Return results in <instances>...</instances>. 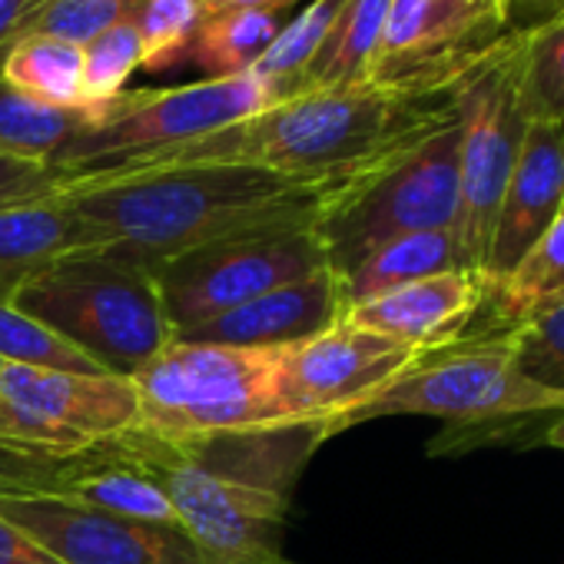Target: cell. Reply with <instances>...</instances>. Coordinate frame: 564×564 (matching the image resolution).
I'll use <instances>...</instances> for the list:
<instances>
[{
	"instance_id": "cell-42",
	"label": "cell",
	"mask_w": 564,
	"mask_h": 564,
	"mask_svg": "<svg viewBox=\"0 0 564 564\" xmlns=\"http://www.w3.org/2000/svg\"><path fill=\"white\" fill-rule=\"evenodd\" d=\"M290 564H296V561H290Z\"/></svg>"
},
{
	"instance_id": "cell-28",
	"label": "cell",
	"mask_w": 564,
	"mask_h": 564,
	"mask_svg": "<svg viewBox=\"0 0 564 564\" xmlns=\"http://www.w3.org/2000/svg\"><path fill=\"white\" fill-rule=\"evenodd\" d=\"M137 11L140 0H34L14 41L54 37L74 47H87L120 21H137Z\"/></svg>"
},
{
	"instance_id": "cell-7",
	"label": "cell",
	"mask_w": 564,
	"mask_h": 564,
	"mask_svg": "<svg viewBox=\"0 0 564 564\" xmlns=\"http://www.w3.org/2000/svg\"><path fill=\"white\" fill-rule=\"evenodd\" d=\"M534 412H564V395L547 392L518 372L508 333L468 329L445 346L419 352V359L386 392L346 415L336 435L392 415L481 425Z\"/></svg>"
},
{
	"instance_id": "cell-34",
	"label": "cell",
	"mask_w": 564,
	"mask_h": 564,
	"mask_svg": "<svg viewBox=\"0 0 564 564\" xmlns=\"http://www.w3.org/2000/svg\"><path fill=\"white\" fill-rule=\"evenodd\" d=\"M67 176L47 163L18 160L0 153V206H18L31 199H44L51 193H61Z\"/></svg>"
},
{
	"instance_id": "cell-22",
	"label": "cell",
	"mask_w": 564,
	"mask_h": 564,
	"mask_svg": "<svg viewBox=\"0 0 564 564\" xmlns=\"http://www.w3.org/2000/svg\"><path fill=\"white\" fill-rule=\"evenodd\" d=\"M389 8H392V0H349L329 41L310 64L300 94L366 87L372 61H376L382 34H386Z\"/></svg>"
},
{
	"instance_id": "cell-16",
	"label": "cell",
	"mask_w": 564,
	"mask_h": 564,
	"mask_svg": "<svg viewBox=\"0 0 564 564\" xmlns=\"http://www.w3.org/2000/svg\"><path fill=\"white\" fill-rule=\"evenodd\" d=\"M349 310L346 282L336 269H319L290 286L262 293L176 339L189 343H219L242 349H286L296 346L333 323H339Z\"/></svg>"
},
{
	"instance_id": "cell-17",
	"label": "cell",
	"mask_w": 564,
	"mask_h": 564,
	"mask_svg": "<svg viewBox=\"0 0 564 564\" xmlns=\"http://www.w3.org/2000/svg\"><path fill=\"white\" fill-rule=\"evenodd\" d=\"M564 209V123H528L488 249V282L508 275Z\"/></svg>"
},
{
	"instance_id": "cell-12",
	"label": "cell",
	"mask_w": 564,
	"mask_h": 564,
	"mask_svg": "<svg viewBox=\"0 0 564 564\" xmlns=\"http://www.w3.org/2000/svg\"><path fill=\"white\" fill-rule=\"evenodd\" d=\"M508 34L491 0H392L369 84L415 97H452Z\"/></svg>"
},
{
	"instance_id": "cell-8",
	"label": "cell",
	"mask_w": 564,
	"mask_h": 564,
	"mask_svg": "<svg viewBox=\"0 0 564 564\" xmlns=\"http://www.w3.org/2000/svg\"><path fill=\"white\" fill-rule=\"evenodd\" d=\"M272 104V90L256 74L196 80L166 90H123L94 110L90 127L57 156L54 170H61L67 183L104 173L226 130Z\"/></svg>"
},
{
	"instance_id": "cell-27",
	"label": "cell",
	"mask_w": 564,
	"mask_h": 564,
	"mask_svg": "<svg viewBox=\"0 0 564 564\" xmlns=\"http://www.w3.org/2000/svg\"><path fill=\"white\" fill-rule=\"evenodd\" d=\"M518 97L528 123H564V11L521 31Z\"/></svg>"
},
{
	"instance_id": "cell-9",
	"label": "cell",
	"mask_w": 564,
	"mask_h": 564,
	"mask_svg": "<svg viewBox=\"0 0 564 564\" xmlns=\"http://www.w3.org/2000/svg\"><path fill=\"white\" fill-rule=\"evenodd\" d=\"M518 67L521 31H511L498 51L452 90L458 117V265L485 279L501 196L528 130L518 97Z\"/></svg>"
},
{
	"instance_id": "cell-36",
	"label": "cell",
	"mask_w": 564,
	"mask_h": 564,
	"mask_svg": "<svg viewBox=\"0 0 564 564\" xmlns=\"http://www.w3.org/2000/svg\"><path fill=\"white\" fill-rule=\"evenodd\" d=\"M0 564H61L51 551H44L34 538L0 518Z\"/></svg>"
},
{
	"instance_id": "cell-1",
	"label": "cell",
	"mask_w": 564,
	"mask_h": 564,
	"mask_svg": "<svg viewBox=\"0 0 564 564\" xmlns=\"http://www.w3.org/2000/svg\"><path fill=\"white\" fill-rule=\"evenodd\" d=\"M339 186H316L242 163L160 166L70 180L61 196L94 232V249L156 269L236 232L306 226Z\"/></svg>"
},
{
	"instance_id": "cell-32",
	"label": "cell",
	"mask_w": 564,
	"mask_h": 564,
	"mask_svg": "<svg viewBox=\"0 0 564 564\" xmlns=\"http://www.w3.org/2000/svg\"><path fill=\"white\" fill-rule=\"evenodd\" d=\"M557 415L561 412H534V415H511L481 425H445L425 445V452L432 458H455L478 448H534L544 445V435Z\"/></svg>"
},
{
	"instance_id": "cell-26",
	"label": "cell",
	"mask_w": 564,
	"mask_h": 564,
	"mask_svg": "<svg viewBox=\"0 0 564 564\" xmlns=\"http://www.w3.org/2000/svg\"><path fill=\"white\" fill-rule=\"evenodd\" d=\"M346 4L349 0H310V4L300 8V14L293 21L282 24L279 37L269 44L262 61L252 67V74L272 90L275 104L300 94L310 64L329 41Z\"/></svg>"
},
{
	"instance_id": "cell-30",
	"label": "cell",
	"mask_w": 564,
	"mask_h": 564,
	"mask_svg": "<svg viewBox=\"0 0 564 564\" xmlns=\"http://www.w3.org/2000/svg\"><path fill=\"white\" fill-rule=\"evenodd\" d=\"M0 362L4 366H37V369H67V372H100L87 356L70 349L37 319L21 313L11 303H0Z\"/></svg>"
},
{
	"instance_id": "cell-29",
	"label": "cell",
	"mask_w": 564,
	"mask_h": 564,
	"mask_svg": "<svg viewBox=\"0 0 564 564\" xmlns=\"http://www.w3.org/2000/svg\"><path fill=\"white\" fill-rule=\"evenodd\" d=\"M206 0H140L137 11V34L143 61L140 67L147 74L176 70L186 61V51L209 18Z\"/></svg>"
},
{
	"instance_id": "cell-23",
	"label": "cell",
	"mask_w": 564,
	"mask_h": 564,
	"mask_svg": "<svg viewBox=\"0 0 564 564\" xmlns=\"http://www.w3.org/2000/svg\"><path fill=\"white\" fill-rule=\"evenodd\" d=\"M448 269H462L455 232L452 229H425V232L395 236V239L376 246L369 256H362L352 265L349 275H343V282H346L349 303H359L366 296H376V293H386V290L405 286V282L438 275Z\"/></svg>"
},
{
	"instance_id": "cell-2",
	"label": "cell",
	"mask_w": 564,
	"mask_h": 564,
	"mask_svg": "<svg viewBox=\"0 0 564 564\" xmlns=\"http://www.w3.org/2000/svg\"><path fill=\"white\" fill-rule=\"evenodd\" d=\"M448 120H455L452 97H415L372 84L349 90H306L226 130L90 176L193 163H242L300 183L343 186L392 153L442 130Z\"/></svg>"
},
{
	"instance_id": "cell-6",
	"label": "cell",
	"mask_w": 564,
	"mask_h": 564,
	"mask_svg": "<svg viewBox=\"0 0 564 564\" xmlns=\"http://www.w3.org/2000/svg\"><path fill=\"white\" fill-rule=\"evenodd\" d=\"M458 219V117L343 183L316 216L329 265L349 275L376 246Z\"/></svg>"
},
{
	"instance_id": "cell-5",
	"label": "cell",
	"mask_w": 564,
	"mask_h": 564,
	"mask_svg": "<svg viewBox=\"0 0 564 564\" xmlns=\"http://www.w3.org/2000/svg\"><path fill=\"white\" fill-rule=\"evenodd\" d=\"M11 306L117 379H133L176 339L153 269L104 249L57 259Z\"/></svg>"
},
{
	"instance_id": "cell-20",
	"label": "cell",
	"mask_w": 564,
	"mask_h": 564,
	"mask_svg": "<svg viewBox=\"0 0 564 564\" xmlns=\"http://www.w3.org/2000/svg\"><path fill=\"white\" fill-rule=\"evenodd\" d=\"M561 303H564V209L547 226V232L531 246V252L508 275L491 282L485 310L478 313L471 329L514 333Z\"/></svg>"
},
{
	"instance_id": "cell-38",
	"label": "cell",
	"mask_w": 564,
	"mask_h": 564,
	"mask_svg": "<svg viewBox=\"0 0 564 564\" xmlns=\"http://www.w3.org/2000/svg\"><path fill=\"white\" fill-rule=\"evenodd\" d=\"M209 11H232V8H256V11H286L296 8L303 0H206Z\"/></svg>"
},
{
	"instance_id": "cell-35",
	"label": "cell",
	"mask_w": 564,
	"mask_h": 564,
	"mask_svg": "<svg viewBox=\"0 0 564 564\" xmlns=\"http://www.w3.org/2000/svg\"><path fill=\"white\" fill-rule=\"evenodd\" d=\"M67 468H70V458L67 462L37 458L11 445H0V488L4 491H57Z\"/></svg>"
},
{
	"instance_id": "cell-18",
	"label": "cell",
	"mask_w": 564,
	"mask_h": 564,
	"mask_svg": "<svg viewBox=\"0 0 564 564\" xmlns=\"http://www.w3.org/2000/svg\"><path fill=\"white\" fill-rule=\"evenodd\" d=\"M51 495L133 521L176 524V511L160 475L147 465L127 435L70 458L61 488Z\"/></svg>"
},
{
	"instance_id": "cell-41",
	"label": "cell",
	"mask_w": 564,
	"mask_h": 564,
	"mask_svg": "<svg viewBox=\"0 0 564 564\" xmlns=\"http://www.w3.org/2000/svg\"><path fill=\"white\" fill-rule=\"evenodd\" d=\"M0 369H4V362H0Z\"/></svg>"
},
{
	"instance_id": "cell-37",
	"label": "cell",
	"mask_w": 564,
	"mask_h": 564,
	"mask_svg": "<svg viewBox=\"0 0 564 564\" xmlns=\"http://www.w3.org/2000/svg\"><path fill=\"white\" fill-rule=\"evenodd\" d=\"M31 4L34 0H0V51L18 37V28Z\"/></svg>"
},
{
	"instance_id": "cell-40",
	"label": "cell",
	"mask_w": 564,
	"mask_h": 564,
	"mask_svg": "<svg viewBox=\"0 0 564 564\" xmlns=\"http://www.w3.org/2000/svg\"><path fill=\"white\" fill-rule=\"evenodd\" d=\"M557 4H561V11H564V0H557Z\"/></svg>"
},
{
	"instance_id": "cell-3",
	"label": "cell",
	"mask_w": 564,
	"mask_h": 564,
	"mask_svg": "<svg viewBox=\"0 0 564 564\" xmlns=\"http://www.w3.org/2000/svg\"><path fill=\"white\" fill-rule=\"evenodd\" d=\"M130 445L160 475L176 524L213 564H290L282 551L293 488L323 445L313 425L223 435L199 445H160L137 429Z\"/></svg>"
},
{
	"instance_id": "cell-10",
	"label": "cell",
	"mask_w": 564,
	"mask_h": 564,
	"mask_svg": "<svg viewBox=\"0 0 564 564\" xmlns=\"http://www.w3.org/2000/svg\"><path fill=\"white\" fill-rule=\"evenodd\" d=\"M326 265L329 259L316 236V223H306L203 242L160 262L153 275L173 333L180 336Z\"/></svg>"
},
{
	"instance_id": "cell-31",
	"label": "cell",
	"mask_w": 564,
	"mask_h": 564,
	"mask_svg": "<svg viewBox=\"0 0 564 564\" xmlns=\"http://www.w3.org/2000/svg\"><path fill=\"white\" fill-rule=\"evenodd\" d=\"M140 34L137 21H120L94 44L84 47V107L100 110L113 97L123 94L130 74L140 67Z\"/></svg>"
},
{
	"instance_id": "cell-14",
	"label": "cell",
	"mask_w": 564,
	"mask_h": 564,
	"mask_svg": "<svg viewBox=\"0 0 564 564\" xmlns=\"http://www.w3.org/2000/svg\"><path fill=\"white\" fill-rule=\"evenodd\" d=\"M8 518L61 564H213L180 524L107 514L51 491H4Z\"/></svg>"
},
{
	"instance_id": "cell-15",
	"label": "cell",
	"mask_w": 564,
	"mask_h": 564,
	"mask_svg": "<svg viewBox=\"0 0 564 564\" xmlns=\"http://www.w3.org/2000/svg\"><path fill=\"white\" fill-rule=\"evenodd\" d=\"M488 290L491 282L485 275L448 269L349 303L346 319L425 352L465 336L485 310Z\"/></svg>"
},
{
	"instance_id": "cell-4",
	"label": "cell",
	"mask_w": 564,
	"mask_h": 564,
	"mask_svg": "<svg viewBox=\"0 0 564 564\" xmlns=\"http://www.w3.org/2000/svg\"><path fill=\"white\" fill-rule=\"evenodd\" d=\"M130 386L137 432L173 448L303 425L282 392V349L173 339Z\"/></svg>"
},
{
	"instance_id": "cell-21",
	"label": "cell",
	"mask_w": 564,
	"mask_h": 564,
	"mask_svg": "<svg viewBox=\"0 0 564 564\" xmlns=\"http://www.w3.org/2000/svg\"><path fill=\"white\" fill-rule=\"evenodd\" d=\"M282 24H286V18L279 11H256V8L213 11L196 31L183 64L199 67L203 80H229V77L252 74V67L262 61L269 44L279 37Z\"/></svg>"
},
{
	"instance_id": "cell-33",
	"label": "cell",
	"mask_w": 564,
	"mask_h": 564,
	"mask_svg": "<svg viewBox=\"0 0 564 564\" xmlns=\"http://www.w3.org/2000/svg\"><path fill=\"white\" fill-rule=\"evenodd\" d=\"M514 366L534 386L564 395V303L508 333Z\"/></svg>"
},
{
	"instance_id": "cell-24",
	"label": "cell",
	"mask_w": 564,
	"mask_h": 564,
	"mask_svg": "<svg viewBox=\"0 0 564 564\" xmlns=\"http://www.w3.org/2000/svg\"><path fill=\"white\" fill-rule=\"evenodd\" d=\"M0 84L64 110L84 107V47L54 37H21L0 51Z\"/></svg>"
},
{
	"instance_id": "cell-39",
	"label": "cell",
	"mask_w": 564,
	"mask_h": 564,
	"mask_svg": "<svg viewBox=\"0 0 564 564\" xmlns=\"http://www.w3.org/2000/svg\"><path fill=\"white\" fill-rule=\"evenodd\" d=\"M544 445L564 452V412L551 422V429H547V435H544Z\"/></svg>"
},
{
	"instance_id": "cell-13",
	"label": "cell",
	"mask_w": 564,
	"mask_h": 564,
	"mask_svg": "<svg viewBox=\"0 0 564 564\" xmlns=\"http://www.w3.org/2000/svg\"><path fill=\"white\" fill-rule=\"evenodd\" d=\"M415 359L419 349L343 316L329 329L282 349V392L296 422L316 425L329 442L346 415L386 392Z\"/></svg>"
},
{
	"instance_id": "cell-25",
	"label": "cell",
	"mask_w": 564,
	"mask_h": 564,
	"mask_svg": "<svg viewBox=\"0 0 564 564\" xmlns=\"http://www.w3.org/2000/svg\"><path fill=\"white\" fill-rule=\"evenodd\" d=\"M94 110H64L0 84V153L54 166L90 127Z\"/></svg>"
},
{
	"instance_id": "cell-19",
	"label": "cell",
	"mask_w": 564,
	"mask_h": 564,
	"mask_svg": "<svg viewBox=\"0 0 564 564\" xmlns=\"http://www.w3.org/2000/svg\"><path fill=\"white\" fill-rule=\"evenodd\" d=\"M77 249H94V232L61 193L0 206V303H14L37 272Z\"/></svg>"
},
{
	"instance_id": "cell-11",
	"label": "cell",
	"mask_w": 564,
	"mask_h": 564,
	"mask_svg": "<svg viewBox=\"0 0 564 564\" xmlns=\"http://www.w3.org/2000/svg\"><path fill=\"white\" fill-rule=\"evenodd\" d=\"M130 429H137L130 379L37 366L0 369V445L67 462Z\"/></svg>"
}]
</instances>
